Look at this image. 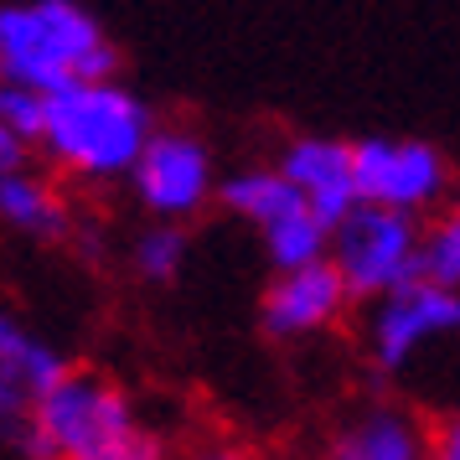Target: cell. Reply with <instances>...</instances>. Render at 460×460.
Returning a JSON list of instances; mask_svg holds the SVG:
<instances>
[{"mask_svg": "<svg viewBox=\"0 0 460 460\" xmlns=\"http://www.w3.org/2000/svg\"><path fill=\"white\" fill-rule=\"evenodd\" d=\"M129 187H135V197L150 217L176 223V217H191L212 197V161L191 135L161 129V135H150L146 155L135 161Z\"/></svg>", "mask_w": 460, "mask_h": 460, "instance_id": "obj_6", "label": "cell"}, {"mask_svg": "<svg viewBox=\"0 0 460 460\" xmlns=\"http://www.w3.org/2000/svg\"><path fill=\"white\" fill-rule=\"evenodd\" d=\"M187 460H253L243 445H233V439H212V445H202V450H191Z\"/></svg>", "mask_w": 460, "mask_h": 460, "instance_id": "obj_20", "label": "cell"}, {"mask_svg": "<svg viewBox=\"0 0 460 460\" xmlns=\"http://www.w3.org/2000/svg\"><path fill=\"white\" fill-rule=\"evenodd\" d=\"M445 336H460V290L450 285H429V279H409L394 295L373 300L367 315V362L377 377L409 373L424 347H435Z\"/></svg>", "mask_w": 460, "mask_h": 460, "instance_id": "obj_5", "label": "cell"}, {"mask_svg": "<svg viewBox=\"0 0 460 460\" xmlns=\"http://www.w3.org/2000/svg\"><path fill=\"white\" fill-rule=\"evenodd\" d=\"M279 171L311 197L315 217H321L326 228H336V223L362 202V197H357L352 146H341V140H295V146L285 150Z\"/></svg>", "mask_w": 460, "mask_h": 460, "instance_id": "obj_11", "label": "cell"}, {"mask_svg": "<svg viewBox=\"0 0 460 460\" xmlns=\"http://www.w3.org/2000/svg\"><path fill=\"white\" fill-rule=\"evenodd\" d=\"M223 208L238 212L259 233H270L274 223H285V217L311 208V197L295 187L285 171H238V176L223 181Z\"/></svg>", "mask_w": 460, "mask_h": 460, "instance_id": "obj_12", "label": "cell"}, {"mask_svg": "<svg viewBox=\"0 0 460 460\" xmlns=\"http://www.w3.org/2000/svg\"><path fill=\"white\" fill-rule=\"evenodd\" d=\"M0 63L11 84L58 93L67 84H109L119 52L104 42L84 5L73 0H31L0 11Z\"/></svg>", "mask_w": 460, "mask_h": 460, "instance_id": "obj_2", "label": "cell"}, {"mask_svg": "<svg viewBox=\"0 0 460 460\" xmlns=\"http://www.w3.org/2000/svg\"><path fill=\"white\" fill-rule=\"evenodd\" d=\"M456 212H460V202H456Z\"/></svg>", "mask_w": 460, "mask_h": 460, "instance_id": "obj_21", "label": "cell"}, {"mask_svg": "<svg viewBox=\"0 0 460 460\" xmlns=\"http://www.w3.org/2000/svg\"><path fill=\"white\" fill-rule=\"evenodd\" d=\"M419 243L424 228L414 223V212L357 202L332 228V264L341 270L352 300H383L398 285L419 279Z\"/></svg>", "mask_w": 460, "mask_h": 460, "instance_id": "obj_4", "label": "cell"}, {"mask_svg": "<svg viewBox=\"0 0 460 460\" xmlns=\"http://www.w3.org/2000/svg\"><path fill=\"white\" fill-rule=\"evenodd\" d=\"M0 217L26 238H63L67 233L63 197L31 171H0Z\"/></svg>", "mask_w": 460, "mask_h": 460, "instance_id": "obj_13", "label": "cell"}, {"mask_svg": "<svg viewBox=\"0 0 460 460\" xmlns=\"http://www.w3.org/2000/svg\"><path fill=\"white\" fill-rule=\"evenodd\" d=\"M419 279L460 290V212L439 217L435 228H424V243H419Z\"/></svg>", "mask_w": 460, "mask_h": 460, "instance_id": "obj_16", "label": "cell"}, {"mask_svg": "<svg viewBox=\"0 0 460 460\" xmlns=\"http://www.w3.org/2000/svg\"><path fill=\"white\" fill-rule=\"evenodd\" d=\"M129 264H135V274L150 279V285H171V279L181 274V264H187V233L176 228V223L146 228L135 238V249H129Z\"/></svg>", "mask_w": 460, "mask_h": 460, "instance_id": "obj_15", "label": "cell"}, {"mask_svg": "<svg viewBox=\"0 0 460 460\" xmlns=\"http://www.w3.org/2000/svg\"><path fill=\"white\" fill-rule=\"evenodd\" d=\"M264 238V253H270L274 274L285 270H305V264H321V259H332V228L315 217V208L295 212L285 223H274L270 233H259Z\"/></svg>", "mask_w": 460, "mask_h": 460, "instance_id": "obj_14", "label": "cell"}, {"mask_svg": "<svg viewBox=\"0 0 460 460\" xmlns=\"http://www.w3.org/2000/svg\"><path fill=\"white\" fill-rule=\"evenodd\" d=\"M357 197L398 212H424L445 191V161L424 140H362L352 146Z\"/></svg>", "mask_w": 460, "mask_h": 460, "instance_id": "obj_7", "label": "cell"}, {"mask_svg": "<svg viewBox=\"0 0 460 460\" xmlns=\"http://www.w3.org/2000/svg\"><path fill=\"white\" fill-rule=\"evenodd\" d=\"M26 146L16 129H0V171H26Z\"/></svg>", "mask_w": 460, "mask_h": 460, "instance_id": "obj_19", "label": "cell"}, {"mask_svg": "<svg viewBox=\"0 0 460 460\" xmlns=\"http://www.w3.org/2000/svg\"><path fill=\"white\" fill-rule=\"evenodd\" d=\"M0 119L5 129H16L22 140H37L42 146V129H47V93L26 84H5L0 88Z\"/></svg>", "mask_w": 460, "mask_h": 460, "instance_id": "obj_17", "label": "cell"}, {"mask_svg": "<svg viewBox=\"0 0 460 460\" xmlns=\"http://www.w3.org/2000/svg\"><path fill=\"white\" fill-rule=\"evenodd\" d=\"M347 279L332 259L321 264H305V270H285L274 274V285H264V300H259V326L274 341H300V336L326 332L336 315L347 311Z\"/></svg>", "mask_w": 460, "mask_h": 460, "instance_id": "obj_8", "label": "cell"}, {"mask_svg": "<svg viewBox=\"0 0 460 460\" xmlns=\"http://www.w3.org/2000/svg\"><path fill=\"white\" fill-rule=\"evenodd\" d=\"M67 373H73L67 357L47 336H37L11 315L0 321V419H5V429L22 424Z\"/></svg>", "mask_w": 460, "mask_h": 460, "instance_id": "obj_10", "label": "cell"}, {"mask_svg": "<svg viewBox=\"0 0 460 460\" xmlns=\"http://www.w3.org/2000/svg\"><path fill=\"white\" fill-rule=\"evenodd\" d=\"M435 445H439V460H460V403L435 424Z\"/></svg>", "mask_w": 460, "mask_h": 460, "instance_id": "obj_18", "label": "cell"}, {"mask_svg": "<svg viewBox=\"0 0 460 460\" xmlns=\"http://www.w3.org/2000/svg\"><path fill=\"white\" fill-rule=\"evenodd\" d=\"M321 460H439V445L409 403H367L326 439Z\"/></svg>", "mask_w": 460, "mask_h": 460, "instance_id": "obj_9", "label": "cell"}, {"mask_svg": "<svg viewBox=\"0 0 460 460\" xmlns=\"http://www.w3.org/2000/svg\"><path fill=\"white\" fill-rule=\"evenodd\" d=\"M150 146V119L140 99L119 84H67L47 93L42 150L58 166L78 171L88 181L129 176Z\"/></svg>", "mask_w": 460, "mask_h": 460, "instance_id": "obj_3", "label": "cell"}, {"mask_svg": "<svg viewBox=\"0 0 460 460\" xmlns=\"http://www.w3.org/2000/svg\"><path fill=\"white\" fill-rule=\"evenodd\" d=\"M146 435L129 394L93 367H73L22 424L5 429L22 460H125Z\"/></svg>", "mask_w": 460, "mask_h": 460, "instance_id": "obj_1", "label": "cell"}]
</instances>
